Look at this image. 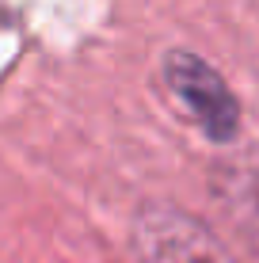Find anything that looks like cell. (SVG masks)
<instances>
[{
	"label": "cell",
	"mask_w": 259,
	"mask_h": 263,
	"mask_svg": "<svg viewBox=\"0 0 259 263\" xmlns=\"http://www.w3.org/2000/svg\"><path fill=\"white\" fill-rule=\"evenodd\" d=\"M160 84H164L168 99L180 107V115L194 130L213 145H229L240 138V103L229 88V80L210 65L202 53L172 46L160 58Z\"/></svg>",
	"instance_id": "obj_1"
},
{
	"label": "cell",
	"mask_w": 259,
	"mask_h": 263,
	"mask_svg": "<svg viewBox=\"0 0 259 263\" xmlns=\"http://www.w3.org/2000/svg\"><path fill=\"white\" fill-rule=\"evenodd\" d=\"M213 195L229 225L236 229L240 244L248 248L252 263H259V153L221 160L213 172Z\"/></svg>",
	"instance_id": "obj_3"
},
{
	"label": "cell",
	"mask_w": 259,
	"mask_h": 263,
	"mask_svg": "<svg viewBox=\"0 0 259 263\" xmlns=\"http://www.w3.org/2000/svg\"><path fill=\"white\" fill-rule=\"evenodd\" d=\"M130 248L137 263H236V256L198 214L156 198L133 210Z\"/></svg>",
	"instance_id": "obj_2"
}]
</instances>
